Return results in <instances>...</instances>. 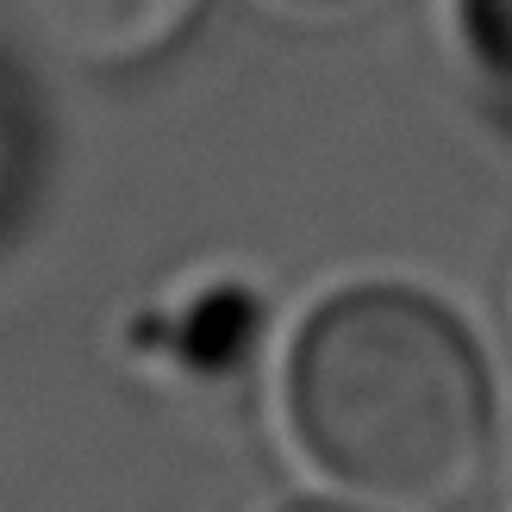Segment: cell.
Returning a JSON list of instances; mask_svg holds the SVG:
<instances>
[{
	"mask_svg": "<svg viewBox=\"0 0 512 512\" xmlns=\"http://www.w3.org/2000/svg\"><path fill=\"white\" fill-rule=\"evenodd\" d=\"M306 450L388 506H463L494 463V375L444 306L356 288L306 319L288 369Z\"/></svg>",
	"mask_w": 512,
	"mask_h": 512,
	"instance_id": "cell-1",
	"label": "cell"
},
{
	"mask_svg": "<svg viewBox=\"0 0 512 512\" xmlns=\"http://www.w3.org/2000/svg\"><path fill=\"white\" fill-rule=\"evenodd\" d=\"M207 0H0L19 44L63 69H144L175 50Z\"/></svg>",
	"mask_w": 512,
	"mask_h": 512,
	"instance_id": "cell-2",
	"label": "cell"
},
{
	"mask_svg": "<svg viewBox=\"0 0 512 512\" xmlns=\"http://www.w3.org/2000/svg\"><path fill=\"white\" fill-rule=\"evenodd\" d=\"M494 44H500V63H512V0H494Z\"/></svg>",
	"mask_w": 512,
	"mask_h": 512,
	"instance_id": "cell-3",
	"label": "cell"
},
{
	"mask_svg": "<svg viewBox=\"0 0 512 512\" xmlns=\"http://www.w3.org/2000/svg\"><path fill=\"white\" fill-rule=\"evenodd\" d=\"M294 512H356V506H294Z\"/></svg>",
	"mask_w": 512,
	"mask_h": 512,
	"instance_id": "cell-4",
	"label": "cell"
},
{
	"mask_svg": "<svg viewBox=\"0 0 512 512\" xmlns=\"http://www.w3.org/2000/svg\"><path fill=\"white\" fill-rule=\"evenodd\" d=\"M300 7H344V0H300Z\"/></svg>",
	"mask_w": 512,
	"mask_h": 512,
	"instance_id": "cell-5",
	"label": "cell"
}]
</instances>
